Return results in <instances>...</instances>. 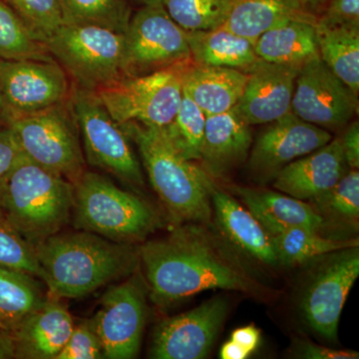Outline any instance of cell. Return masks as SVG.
I'll list each match as a JSON object with an SVG mask.
<instances>
[{
  "label": "cell",
  "mask_w": 359,
  "mask_h": 359,
  "mask_svg": "<svg viewBox=\"0 0 359 359\" xmlns=\"http://www.w3.org/2000/svg\"><path fill=\"white\" fill-rule=\"evenodd\" d=\"M138 250L151 299L162 309L209 290H233L257 297L269 294L204 224H182Z\"/></svg>",
  "instance_id": "obj_1"
},
{
  "label": "cell",
  "mask_w": 359,
  "mask_h": 359,
  "mask_svg": "<svg viewBox=\"0 0 359 359\" xmlns=\"http://www.w3.org/2000/svg\"><path fill=\"white\" fill-rule=\"evenodd\" d=\"M47 294L80 299L138 271L139 250L87 231L59 233L35 245Z\"/></svg>",
  "instance_id": "obj_2"
},
{
  "label": "cell",
  "mask_w": 359,
  "mask_h": 359,
  "mask_svg": "<svg viewBox=\"0 0 359 359\" xmlns=\"http://www.w3.org/2000/svg\"><path fill=\"white\" fill-rule=\"evenodd\" d=\"M120 126L138 149L149 181L172 219L209 224L214 181L202 166L184 159L161 128L136 122Z\"/></svg>",
  "instance_id": "obj_3"
},
{
  "label": "cell",
  "mask_w": 359,
  "mask_h": 359,
  "mask_svg": "<svg viewBox=\"0 0 359 359\" xmlns=\"http://www.w3.org/2000/svg\"><path fill=\"white\" fill-rule=\"evenodd\" d=\"M74 186L25 156L0 183V208L7 224L33 247L71 219Z\"/></svg>",
  "instance_id": "obj_4"
},
{
  "label": "cell",
  "mask_w": 359,
  "mask_h": 359,
  "mask_svg": "<svg viewBox=\"0 0 359 359\" xmlns=\"http://www.w3.org/2000/svg\"><path fill=\"white\" fill-rule=\"evenodd\" d=\"M73 186L71 219L77 230L134 245L144 242L161 226L150 205L103 175L85 171Z\"/></svg>",
  "instance_id": "obj_5"
},
{
  "label": "cell",
  "mask_w": 359,
  "mask_h": 359,
  "mask_svg": "<svg viewBox=\"0 0 359 359\" xmlns=\"http://www.w3.org/2000/svg\"><path fill=\"white\" fill-rule=\"evenodd\" d=\"M72 98V97H71ZM21 152L74 184L86 171L72 100L32 114L7 117Z\"/></svg>",
  "instance_id": "obj_6"
},
{
  "label": "cell",
  "mask_w": 359,
  "mask_h": 359,
  "mask_svg": "<svg viewBox=\"0 0 359 359\" xmlns=\"http://www.w3.org/2000/svg\"><path fill=\"white\" fill-rule=\"evenodd\" d=\"M45 46L78 88L96 92L125 76V33L96 25H62Z\"/></svg>",
  "instance_id": "obj_7"
},
{
  "label": "cell",
  "mask_w": 359,
  "mask_h": 359,
  "mask_svg": "<svg viewBox=\"0 0 359 359\" xmlns=\"http://www.w3.org/2000/svg\"><path fill=\"white\" fill-rule=\"evenodd\" d=\"M191 62L149 74L123 76L96 91V95L119 125L136 122L165 128L173 121L181 105L182 75Z\"/></svg>",
  "instance_id": "obj_8"
},
{
  "label": "cell",
  "mask_w": 359,
  "mask_h": 359,
  "mask_svg": "<svg viewBox=\"0 0 359 359\" xmlns=\"http://www.w3.org/2000/svg\"><path fill=\"white\" fill-rule=\"evenodd\" d=\"M71 100L86 163L133 188H143V171L131 140L95 92L74 86Z\"/></svg>",
  "instance_id": "obj_9"
},
{
  "label": "cell",
  "mask_w": 359,
  "mask_h": 359,
  "mask_svg": "<svg viewBox=\"0 0 359 359\" xmlns=\"http://www.w3.org/2000/svg\"><path fill=\"white\" fill-rule=\"evenodd\" d=\"M191 61L187 32L162 4L141 6L132 14L125 32V76L149 74Z\"/></svg>",
  "instance_id": "obj_10"
},
{
  "label": "cell",
  "mask_w": 359,
  "mask_h": 359,
  "mask_svg": "<svg viewBox=\"0 0 359 359\" xmlns=\"http://www.w3.org/2000/svg\"><path fill=\"white\" fill-rule=\"evenodd\" d=\"M74 84L52 59H0V91L7 117L32 114L70 100Z\"/></svg>",
  "instance_id": "obj_11"
},
{
  "label": "cell",
  "mask_w": 359,
  "mask_h": 359,
  "mask_svg": "<svg viewBox=\"0 0 359 359\" xmlns=\"http://www.w3.org/2000/svg\"><path fill=\"white\" fill-rule=\"evenodd\" d=\"M147 318L146 285L138 271L101 297L92 318L102 342L104 358L132 359L141 348Z\"/></svg>",
  "instance_id": "obj_12"
},
{
  "label": "cell",
  "mask_w": 359,
  "mask_h": 359,
  "mask_svg": "<svg viewBox=\"0 0 359 359\" xmlns=\"http://www.w3.org/2000/svg\"><path fill=\"white\" fill-rule=\"evenodd\" d=\"M323 259L302 294L301 311L316 334L334 342L342 309L359 276V249L337 250Z\"/></svg>",
  "instance_id": "obj_13"
},
{
  "label": "cell",
  "mask_w": 359,
  "mask_h": 359,
  "mask_svg": "<svg viewBox=\"0 0 359 359\" xmlns=\"http://www.w3.org/2000/svg\"><path fill=\"white\" fill-rule=\"evenodd\" d=\"M358 96L323 62L306 63L295 80L292 112L304 121L327 130L346 128L358 113Z\"/></svg>",
  "instance_id": "obj_14"
},
{
  "label": "cell",
  "mask_w": 359,
  "mask_h": 359,
  "mask_svg": "<svg viewBox=\"0 0 359 359\" xmlns=\"http://www.w3.org/2000/svg\"><path fill=\"white\" fill-rule=\"evenodd\" d=\"M229 304L222 297L161 321L153 332L149 356L155 359H203L228 316Z\"/></svg>",
  "instance_id": "obj_15"
},
{
  "label": "cell",
  "mask_w": 359,
  "mask_h": 359,
  "mask_svg": "<svg viewBox=\"0 0 359 359\" xmlns=\"http://www.w3.org/2000/svg\"><path fill=\"white\" fill-rule=\"evenodd\" d=\"M327 130L290 112L269 123L250 151L249 170L259 182L275 179L290 163L318 150L332 140Z\"/></svg>",
  "instance_id": "obj_16"
},
{
  "label": "cell",
  "mask_w": 359,
  "mask_h": 359,
  "mask_svg": "<svg viewBox=\"0 0 359 359\" xmlns=\"http://www.w3.org/2000/svg\"><path fill=\"white\" fill-rule=\"evenodd\" d=\"M299 67L259 60L249 78L236 110L250 126L269 124L292 112Z\"/></svg>",
  "instance_id": "obj_17"
},
{
  "label": "cell",
  "mask_w": 359,
  "mask_h": 359,
  "mask_svg": "<svg viewBox=\"0 0 359 359\" xmlns=\"http://www.w3.org/2000/svg\"><path fill=\"white\" fill-rule=\"evenodd\" d=\"M349 170L339 136L283 168L273 179V187L295 199L313 201L332 189Z\"/></svg>",
  "instance_id": "obj_18"
},
{
  "label": "cell",
  "mask_w": 359,
  "mask_h": 359,
  "mask_svg": "<svg viewBox=\"0 0 359 359\" xmlns=\"http://www.w3.org/2000/svg\"><path fill=\"white\" fill-rule=\"evenodd\" d=\"M211 201L217 226L236 250L263 266H280L273 237L245 205L215 182Z\"/></svg>",
  "instance_id": "obj_19"
},
{
  "label": "cell",
  "mask_w": 359,
  "mask_h": 359,
  "mask_svg": "<svg viewBox=\"0 0 359 359\" xmlns=\"http://www.w3.org/2000/svg\"><path fill=\"white\" fill-rule=\"evenodd\" d=\"M75 321L62 299L49 297L13 330L15 359H55Z\"/></svg>",
  "instance_id": "obj_20"
},
{
  "label": "cell",
  "mask_w": 359,
  "mask_h": 359,
  "mask_svg": "<svg viewBox=\"0 0 359 359\" xmlns=\"http://www.w3.org/2000/svg\"><path fill=\"white\" fill-rule=\"evenodd\" d=\"M250 125L236 108L222 114L207 116L200 162L211 178H224L240 166L250 154Z\"/></svg>",
  "instance_id": "obj_21"
},
{
  "label": "cell",
  "mask_w": 359,
  "mask_h": 359,
  "mask_svg": "<svg viewBox=\"0 0 359 359\" xmlns=\"http://www.w3.org/2000/svg\"><path fill=\"white\" fill-rule=\"evenodd\" d=\"M231 192L271 236L292 228L320 231L325 226V219L313 205L285 194L238 186L231 187Z\"/></svg>",
  "instance_id": "obj_22"
},
{
  "label": "cell",
  "mask_w": 359,
  "mask_h": 359,
  "mask_svg": "<svg viewBox=\"0 0 359 359\" xmlns=\"http://www.w3.org/2000/svg\"><path fill=\"white\" fill-rule=\"evenodd\" d=\"M249 74L235 68L189 63L182 75L183 89L205 116L218 115L236 107Z\"/></svg>",
  "instance_id": "obj_23"
},
{
  "label": "cell",
  "mask_w": 359,
  "mask_h": 359,
  "mask_svg": "<svg viewBox=\"0 0 359 359\" xmlns=\"http://www.w3.org/2000/svg\"><path fill=\"white\" fill-rule=\"evenodd\" d=\"M318 16L301 0H231L223 27L252 42L266 30L290 20L316 23Z\"/></svg>",
  "instance_id": "obj_24"
},
{
  "label": "cell",
  "mask_w": 359,
  "mask_h": 359,
  "mask_svg": "<svg viewBox=\"0 0 359 359\" xmlns=\"http://www.w3.org/2000/svg\"><path fill=\"white\" fill-rule=\"evenodd\" d=\"M314 25L290 20L266 30L255 42L257 55L266 62L302 68L320 57Z\"/></svg>",
  "instance_id": "obj_25"
},
{
  "label": "cell",
  "mask_w": 359,
  "mask_h": 359,
  "mask_svg": "<svg viewBox=\"0 0 359 359\" xmlns=\"http://www.w3.org/2000/svg\"><path fill=\"white\" fill-rule=\"evenodd\" d=\"M194 65L235 68L248 72L261 60L255 43L226 28L187 32Z\"/></svg>",
  "instance_id": "obj_26"
},
{
  "label": "cell",
  "mask_w": 359,
  "mask_h": 359,
  "mask_svg": "<svg viewBox=\"0 0 359 359\" xmlns=\"http://www.w3.org/2000/svg\"><path fill=\"white\" fill-rule=\"evenodd\" d=\"M48 299L37 276L0 264V327L13 330Z\"/></svg>",
  "instance_id": "obj_27"
},
{
  "label": "cell",
  "mask_w": 359,
  "mask_h": 359,
  "mask_svg": "<svg viewBox=\"0 0 359 359\" xmlns=\"http://www.w3.org/2000/svg\"><path fill=\"white\" fill-rule=\"evenodd\" d=\"M314 27L321 60L358 96L359 27L325 25L318 21Z\"/></svg>",
  "instance_id": "obj_28"
},
{
  "label": "cell",
  "mask_w": 359,
  "mask_h": 359,
  "mask_svg": "<svg viewBox=\"0 0 359 359\" xmlns=\"http://www.w3.org/2000/svg\"><path fill=\"white\" fill-rule=\"evenodd\" d=\"M273 237L280 266H292L308 263L347 248L359 247L358 238L334 240L325 238L320 231L292 228Z\"/></svg>",
  "instance_id": "obj_29"
},
{
  "label": "cell",
  "mask_w": 359,
  "mask_h": 359,
  "mask_svg": "<svg viewBox=\"0 0 359 359\" xmlns=\"http://www.w3.org/2000/svg\"><path fill=\"white\" fill-rule=\"evenodd\" d=\"M63 25H96L125 33L132 13L130 0H60Z\"/></svg>",
  "instance_id": "obj_30"
},
{
  "label": "cell",
  "mask_w": 359,
  "mask_h": 359,
  "mask_svg": "<svg viewBox=\"0 0 359 359\" xmlns=\"http://www.w3.org/2000/svg\"><path fill=\"white\" fill-rule=\"evenodd\" d=\"M205 118L185 90L178 112L165 128H161L175 150L184 159L197 162L201 159L203 140H204Z\"/></svg>",
  "instance_id": "obj_31"
},
{
  "label": "cell",
  "mask_w": 359,
  "mask_h": 359,
  "mask_svg": "<svg viewBox=\"0 0 359 359\" xmlns=\"http://www.w3.org/2000/svg\"><path fill=\"white\" fill-rule=\"evenodd\" d=\"M161 4L185 32H204L224 25L231 0H162Z\"/></svg>",
  "instance_id": "obj_32"
},
{
  "label": "cell",
  "mask_w": 359,
  "mask_h": 359,
  "mask_svg": "<svg viewBox=\"0 0 359 359\" xmlns=\"http://www.w3.org/2000/svg\"><path fill=\"white\" fill-rule=\"evenodd\" d=\"M0 59H52L4 0H0Z\"/></svg>",
  "instance_id": "obj_33"
},
{
  "label": "cell",
  "mask_w": 359,
  "mask_h": 359,
  "mask_svg": "<svg viewBox=\"0 0 359 359\" xmlns=\"http://www.w3.org/2000/svg\"><path fill=\"white\" fill-rule=\"evenodd\" d=\"M323 219L355 223L359 217L358 170L348 172L332 189L313 200Z\"/></svg>",
  "instance_id": "obj_34"
},
{
  "label": "cell",
  "mask_w": 359,
  "mask_h": 359,
  "mask_svg": "<svg viewBox=\"0 0 359 359\" xmlns=\"http://www.w3.org/2000/svg\"><path fill=\"white\" fill-rule=\"evenodd\" d=\"M33 36L45 44L63 25L60 0H4Z\"/></svg>",
  "instance_id": "obj_35"
},
{
  "label": "cell",
  "mask_w": 359,
  "mask_h": 359,
  "mask_svg": "<svg viewBox=\"0 0 359 359\" xmlns=\"http://www.w3.org/2000/svg\"><path fill=\"white\" fill-rule=\"evenodd\" d=\"M0 264L21 269L40 278L41 271L35 248L0 219Z\"/></svg>",
  "instance_id": "obj_36"
},
{
  "label": "cell",
  "mask_w": 359,
  "mask_h": 359,
  "mask_svg": "<svg viewBox=\"0 0 359 359\" xmlns=\"http://www.w3.org/2000/svg\"><path fill=\"white\" fill-rule=\"evenodd\" d=\"M101 358H104L102 342L91 318L75 323L69 339L55 359Z\"/></svg>",
  "instance_id": "obj_37"
},
{
  "label": "cell",
  "mask_w": 359,
  "mask_h": 359,
  "mask_svg": "<svg viewBox=\"0 0 359 359\" xmlns=\"http://www.w3.org/2000/svg\"><path fill=\"white\" fill-rule=\"evenodd\" d=\"M316 21L325 25L359 27V0H328Z\"/></svg>",
  "instance_id": "obj_38"
},
{
  "label": "cell",
  "mask_w": 359,
  "mask_h": 359,
  "mask_svg": "<svg viewBox=\"0 0 359 359\" xmlns=\"http://www.w3.org/2000/svg\"><path fill=\"white\" fill-rule=\"evenodd\" d=\"M18 141L6 119H0V183L22 158Z\"/></svg>",
  "instance_id": "obj_39"
},
{
  "label": "cell",
  "mask_w": 359,
  "mask_h": 359,
  "mask_svg": "<svg viewBox=\"0 0 359 359\" xmlns=\"http://www.w3.org/2000/svg\"><path fill=\"white\" fill-rule=\"evenodd\" d=\"M292 354L308 359H358V353L353 351L328 348L306 340H297L292 346Z\"/></svg>",
  "instance_id": "obj_40"
},
{
  "label": "cell",
  "mask_w": 359,
  "mask_h": 359,
  "mask_svg": "<svg viewBox=\"0 0 359 359\" xmlns=\"http://www.w3.org/2000/svg\"><path fill=\"white\" fill-rule=\"evenodd\" d=\"M342 150L347 166L351 170L359 168V123L354 121L346 126V131L340 136Z\"/></svg>",
  "instance_id": "obj_41"
},
{
  "label": "cell",
  "mask_w": 359,
  "mask_h": 359,
  "mask_svg": "<svg viewBox=\"0 0 359 359\" xmlns=\"http://www.w3.org/2000/svg\"><path fill=\"white\" fill-rule=\"evenodd\" d=\"M231 339L244 347L250 354L254 353L261 342V332L255 325L238 328L233 330Z\"/></svg>",
  "instance_id": "obj_42"
},
{
  "label": "cell",
  "mask_w": 359,
  "mask_h": 359,
  "mask_svg": "<svg viewBox=\"0 0 359 359\" xmlns=\"http://www.w3.org/2000/svg\"><path fill=\"white\" fill-rule=\"evenodd\" d=\"M0 359H15L13 332L2 327H0Z\"/></svg>",
  "instance_id": "obj_43"
},
{
  "label": "cell",
  "mask_w": 359,
  "mask_h": 359,
  "mask_svg": "<svg viewBox=\"0 0 359 359\" xmlns=\"http://www.w3.org/2000/svg\"><path fill=\"white\" fill-rule=\"evenodd\" d=\"M250 355V354L245 351L244 347L241 346L233 339L226 341L219 351V356L222 359H245Z\"/></svg>",
  "instance_id": "obj_44"
},
{
  "label": "cell",
  "mask_w": 359,
  "mask_h": 359,
  "mask_svg": "<svg viewBox=\"0 0 359 359\" xmlns=\"http://www.w3.org/2000/svg\"><path fill=\"white\" fill-rule=\"evenodd\" d=\"M301 1L311 13L318 16V14L323 11V7L327 4L328 0H301Z\"/></svg>",
  "instance_id": "obj_45"
},
{
  "label": "cell",
  "mask_w": 359,
  "mask_h": 359,
  "mask_svg": "<svg viewBox=\"0 0 359 359\" xmlns=\"http://www.w3.org/2000/svg\"><path fill=\"white\" fill-rule=\"evenodd\" d=\"M133 1L140 4L141 6H158L162 4V0H133Z\"/></svg>",
  "instance_id": "obj_46"
},
{
  "label": "cell",
  "mask_w": 359,
  "mask_h": 359,
  "mask_svg": "<svg viewBox=\"0 0 359 359\" xmlns=\"http://www.w3.org/2000/svg\"><path fill=\"white\" fill-rule=\"evenodd\" d=\"M7 112L6 104H4V97L0 91V119H6Z\"/></svg>",
  "instance_id": "obj_47"
},
{
  "label": "cell",
  "mask_w": 359,
  "mask_h": 359,
  "mask_svg": "<svg viewBox=\"0 0 359 359\" xmlns=\"http://www.w3.org/2000/svg\"><path fill=\"white\" fill-rule=\"evenodd\" d=\"M0 219H4V214H2L1 208H0ZM6 221V219H4Z\"/></svg>",
  "instance_id": "obj_48"
}]
</instances>
